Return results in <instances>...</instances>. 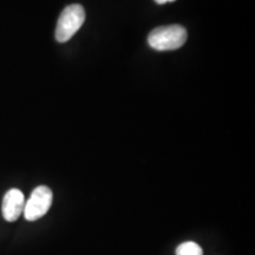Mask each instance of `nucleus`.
<instances>
[{
    "label": "nucleus",
    "instance_id": "f257e3e1",
    "mask_svg": "<svg viewBox=\"0 0 255 255\" xmlns=\"http://www.w3.org/2000/svg\"><path fill=\"white\" fill-rule=\"evenodd\" d=\"M187 30L181 25H168L152 30L148 36V43L154 50H177L187 41Z\"/></svg>",
    "mask_w": 255,
    "mask_h": 255
},
{
    "label": "nucleus",
    "instance_id": "f03ea898",
    "mask_svg": "<svg viewBox=\"0 0 255 255\" xmlns=\"http://www.w3.org/2000/svg\"><path fill=\"white\" fill-rule=\"evenodd\" d=\"M85 20V11L82 5L72 4L66 6L60 13L56 27V39L59 43H65L75 36V33Z\"/></svg>",
    "mask_w": 255,
    "mask_h": 255
},
{
    "label": "nucleus",
    "instance_id": "7ed1b4c3",
    "mask_svg": "<svg viewBox=\"0 0 255 255\" xmlns=\"http://www.w3.org/2000/svg\"><path fill=\"white\" fill-rule=\"evenodd\" d=\"M53 201L52 190L46 186H39L32 191L30 199L25 202L24 216L27 221H36L49 212Z\"/></svg>",
    "mask_w": 255,
    "mask_h": 255
},
{
    "label": "nucleus",
    "instance_id": "20e7f679",
    "mask_svg": "<svg viewBox=\"0 0 255 255\" xmlns=\"http://www.w3.org/2000/svg\"><path fill=\"white\" fill-rule=\"evenodd\" d=\"M25 207L24 194L19 189H9L2 199L1 212L6 221L13 222L23 214Z\"/></svg>",
    "mask_w": 255,
    "mask_h": 255
},
{
    "label": "nucleus",
    "instance_id": "39448f33",
    "mask_svg": "<svg viewBox=\"0 0 255 255\" xmlns=\"http://www.w3.org/2000/svg\"><path fill=\"white\" fill-rule=\"evenodd\" d=\"M175 253H176V255H202L203 251L200 247V245H197L196 242L188 241L181 244L176 248Z\"/></svg>",
    "mask_w": 255,
    "mask_h": 255
},
{
    "label": "nucleus",
    "instance_id": "423d86ee",
    "mask_svg": "<svg viewBox=\"0 0 255 255\" xmlns=\"http://www.w3.org/2000/svg\"><path fill=\"white\" fill-rule=\"evenodd\" d=\"M175 0H155L156 4L158 5H163V4H167V2H173Z\"/></svg>",
    "mask_w": 255,
    "mask_h": 255
}]
</instances>
